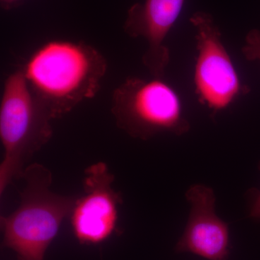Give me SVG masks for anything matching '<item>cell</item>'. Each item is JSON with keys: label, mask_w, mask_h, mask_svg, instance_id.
Segmentation results:
<instances>
[{"label": "cell", "mask_w": 260, "mask_h": 260, "mask_svg": "<svg viewBox=\"0 0 260 260\" xmlns=\"http://www.w3.org/2000/svg\"><path fill=\"white\" fill-rule=\"evenodd\" d=\"M52 116L30 90L22 68L5 80L0 103V139L4 156L0 166V194L21 179L25 164L50 140Z\"/></svg>", "instance_id": "cell-3"}, {"label": "cell", "mask_w": 260, "mask_h": 260, "mask_svg": "<svg viewBox=\"0 0 260 260\" xmlns=\"http://www.w3.org/2000/svg\"><path fill=\"white\" fill-rule=\"evenodd\" d=\"M258 169L260 171V161L258 164ZM246 195L249 203L248 217L256 221L260 222V191L253 188L247 191Z\"/></svg>", "instance_id": "cell-10"}, {"label": "cell", "mask_w": 260, "mask_h": 260, "mask_svg": "<svg viewBox=\"0 0 260 260\" xmlns=\"http://www.w3.org/2000/svg\"><path fill=\"white\" fill-rule=\"evenodd\" d=\"M243 55L246 60L260 62V30L251 29L246 35L242 48Z\"/></svg>", "instance_id": "cell-9"}, {"label": "cell", "mask_w": 260, "mask_h": 260, "mask_svg": "<svg viewBox=\"0 0 260 260\" xmlns=\"http://www.w3.org/2000/svg\"><path fill=\"white\" fill-rule=\"evenodd\" d=\"M189 20L195 29L198 53L193 76L195 94L200 104L215 116L249 93L250 88L242 83L213 16L198 11Z\"/></svg>", "instance_id": "cell-5"}, {"label": "cell", "mask_w": 260, "mask_h": 260, "mask_svg": "<svg viewBox=\"0 0 260 260\" xmlns=\"http://www.w3.org/2000/svg\"><path fill=\"white\" fill-rule=\"evenodd\" d=\"M21 179L25 186L20 205L1 217L3 246L14 251L18 260H44L76 199L52 191V174L41 164L26 167Z\"/></svg>", "instance_id": "cell-2"}, {"label": "cell", "mask_w": 260, "mask_h": 260, "mask_svg": "<svg viewBox=\"0 0 260 260\" xmlns=\"http://www.w3.org/2000/svg\"><path fill=\"white\" fill-rule=\"evenodd\" d=\"M114 181V175L104 162H97L85 171V193L75 200L70 213L73 234L80 244H102L116 232L122 201L113 188Z\"/></svg>", "instance_id": "cell-6"}, {"label": "cell", "mask_w": 260, "mask_h": 260, "mask_svg": "<svg viewBox=\"0 0 260 260\" xmlns=\"http://www.w3.org/2000/svg\"><path fill=\"white\" fill-rule=\"evenodd\" d=\"M105 56L84 42L49 41L22 67L29 87L53 119L93 99L107 73Z\"/></svg>", "instance_id": "cell-1"}, {"label": "cell", "mask_w": 260, "mask_h": 260, "mask_svg": "<svg viewBox=\"0 0 260 260\" xmlns=\"http://www.w3.org/2000/svg\"><path fill=\"white\" fill-rule=\"evenodd\" d=\"M111 110L118 127L135 139L181 136L191 129L180 95L162 78H126L113 92Z\"/></svg>", "instance_id": "cell-4"}, {"label": "cell", "mask_w": 260, "mask_h": 260, "mask_svg": "<svg viewBox=\"0 0 260 260\" xmlns=\"http://www.w3.org/2000/svg\"><path fill=\"white\" fill-rule=\"evenodd\" d=\"M190 204L184 232L175 246L177 253H191L208 260H228L231 252L229 224L215 213L213 189L203 184L191 186L186 192Z\"/></svg>", "instance_id": "cell-7"}, {"label": "cell", "mask_w": 260, "mask_h": 260, "mask_svg": "<svg viewBox=\"0 0 260 260\" xmlns=\"http://www.w3.org/2000/svg\"><path fill=\"white\" fill-rule=\"evenodd\" d=\"M22 0H0L2 8L4 10H11L20 4Z\"/></svg>", "instance_id": "cell-11"}, {"label": "cell", "mask_w": 260, "mask_h": 260, "mask_svg": "<svg viewBox=\"0 0 260 260\" xmlns=\"http://www.w3.org/2000/svg\"><path fill=\"white\" fill-rule=\"evenodd\" d=\"M186 0H144L128 10L124 24L126 35L143 38L147 49L142 60L153 78H162L170 62L165 41L180 16Z\"/></svg>", "instance_id": "cell-8"}]
</instances>
